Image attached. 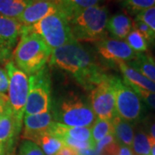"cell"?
<instances>
[{"label": "cell", "mask_w": 155, "mask_h": 155, "mask_svg": "<svg viewBox=\"0 0 155 155\" xmlns=\"http://www.w3.org/2000/svg\"><path fill=\"white\" fill-rule=\"evenodd\" d=\"M50 64L69 72L84 89L91 91L106 76L88 49L73 40L52 51Z\"/></svg>", "instance_id": "cell-1"}, {"label": "cell", "mask_w": 155, "mask_h": 155, "mask_svg": "<svg viewBox=\"0 0 155 155\" xmlns=\"http://www.w3.org/2000/svg\"><path fill=\"white\" fill-rule=\"evenodd\" d=\"M108 19L107 7L99 5L77 11L67 18L72 37L78 42H97L107 37Z\"/></svg>", "instance_id": "cell-2"}, {"label": "cell", "mask_w": 155, "mask_h": 155, "mask_svg": "<svg viewBox=\"0 0 155 155\" xmlns=\"http://www.w3.org/2000/svg\"><path fill=\"white\" fill-rule=\"evenodd\" d=\"M52 50L36 34L29 33L21 28L20 40L14 52L17 67L28 75L44 68L50 59Z\"/></svg>", "instance_id": "cell-3"}, {"label": "cell", "mask_w": 155, "mask_h": 155, "mask_svg": "<svg viewBox=\"0 0 155 155\" xmlns=\"http://www.w3.org/2000/svg\"><path fill=\"white\" fill-rule=\"evenodd\" d=\"M53 116L55 122L69 127H91L97 119L88 101L72 93L56 101Z\"/></svg>", "instance_id": "cell-4"}, {"label": "cell", "mask_w": 155, "mask_h": 155, "mask_svg": "<svg viewBox=\"0 0 155 155\" xmlns=\"http://www.w3.org/2000/svg\"><path fill=\"white\" fill-rule=\"evenodd\" d=\"M22 28L29 33L36 34L52 51L74 40L68 20L62 12L50 15L29 26L22 25Z\"/></svg>", "instance_id": "cell-5"}, {"label": "cell", "mask_w": 155, "mask_h": 155, "mask_svg": "<svg viewBox=\"0 0 155 155\" xmlns=\"http://www.w3.org/2000/svg\"><path fill=\"white\" fill-rule=\"evenodd\" d=\"M29 89L24 115H37L51 109V81L48 69L44 67L28 78Z\"/></svg>", "instance_id": "cell-6"}, {"label": "cell", "mask_w": 155, "mask_h": 155, "mask_svg": "<svg viewBox=\"0 0 155 155\" xmlns=\"http://www.w3.org/2000/svg\"><path fill=\"white\" fill-rule=\"evenodd\" d=\"M116 116L131 122H139L144 115V105L137 93L123 80L114 76Z\"/></svg>", "instance_id": "cell-7"}, {"label": "cell", "mask_w": 155, "mask_h": 155, "mask_svg": "<svg viewBox=\"0 0 155 155\" xmlns=\"http://www.w3.org/2000/svg\"><path fill=\"white\" fill-rule=\"evenodd\" d=\"M90 91V103L95 116L108 121L116 116L114 76L106 74Z\"/></svg>", "instance_id": "cell-8"}, {"label": "cell", "mask_w": 155, "mask_h": 155, "mask_svg": "<svg viewBox=\"0 0 155 155\" xmlns=\"http://www.w3.org/2000/svg\"><path fill=\"white\" fill-rule=\"evenodd\" d=\"M5 70L9 78V104L14 114L22 120L29 89L28 78L12 61L6 64Z\"/></svg>", "instance_id": "cell-9"}, {"label": "cell", "mask_w": 155, "mask_h": 155, "mask_svg": "<svg viewBox=\"0 0 155 155\" xmlns=\"http://www.w3.org/2000/svg\"><path fill=\"white\" fill-rule=\"evenodd\" d=\"M96 48L104 60L114 64L119 62L127 63L133 61L137 54L125 41L108 37L96 42Z\"/></svg>", "instance_id": "cell-10"}, {"label": "cell", "mask_w": 155, "mask_h": 155, "mask_svg": "<svg viewBox=\"0 0 155 155\" xmlns=\"http://www.w3.org/2000/svg\"><path fill=\"white\" fill-rule=\"evenodd\" d=\"M58 12L62 11L55 0H34L17 20L23 26H29Z\"/></svg>", "instance_id": "cell-11"}, {"label": "cell", "mask_w": 155, "mask_h": 155, "mask_svg": "<svg viewBox=\"0 0 155 155\" xmlns=\"http://www.w3.org/2000/svg\"><path fill=\"white\" fill-rule=\"evenodd\" d=\"M22 24L16 19L0 16V60L9 58L20 37Z\"/></svg>", "instance_id": "cell-12"}, {"label": "cell", "mask_w": 155, "mask_h": 155, "mask_svg": "<svg viewBox=\"0 0 155 155\" xmlns=\"http://www.w3.org/2000/svg\"><path fill=\"white\" fill-rule=\"evenodd\" d=\"M54 122V116L50 112L24 116L23 137L35 143L41 134L48 133L50 126Z\"/></svg>", "instance_id": "cell-13"}, {"label": "cell", "mask_w": 155, "mask_h": 155, "mask_svg": "<svg viewBox=\"0 0 155 155\" xmlns=\"http://www.w3.org/2000/svg\"><path fill=\"white\" fill-rule=\"evenodd\" d=\"M22 124V120L14 114L9 104L0 119V144L11 145L21 131Z\"/></svg>", "instance_id": "cell-14"}, {"label": "cell", "mask_w": 155, "mask_h": 155, "mask_svg": "<svg viewBox=\"0 0 155 155\" xmlns=\"http://www.w3.org/2000/svg\"><path fill=\"white\" fill-rule=\"evenodd\" d=\"M123 76V81L129 86L137 87L149 92L155 93V83L151 81L144 75L137 72L126 62H119L116 64Z\"/></svg>", "instance_id": "cell-15"}, {"label": "cell", "mask_w": 155, "mask_h": 155, "mask_svg": "<svg viewBox=\"0 0 155 155\" xmlns=\"http://www.w3.org/2000/svg\"><path fill=\"white\" fill-rule=\"evenodd\" d=\"M106 29L112 38L123 41L133 29V20L126 14L117 13L108 19Z\"/></svg>", "instance_id": "cell-16"}, {"label": "cell", "mask_w": 155, "mask_h": 155, "mask_svg": "<svg viewBox=\"0 0 155 155\" xmlns=\"http://www.w3.org/2000/svg\"><path fill=\"white\" fill-rule=\"evenodd\" d=\"M111 123L113 126V134L117 143L121 146L131 147L134 136L133 123L123 120L118 116L111 120Z\"/></svg>", "instance_id": "cell-17"}, {"label": "cell", "mask_w": 155, "mask_h": 155, "mask_svg": "<svg viewBox=\"0 0 155 155\" xmlns=\"http://www.w3.org/2000/svg\"><path fill=\"white\" fill-rule=\"evenodd\" d=\"M127 64L155 83V60L153 56L146 53H137L133 61Z\"/></svg>", "instance_id": "cell-18"}, {"label": "cell", "mask_w": 155, "mask_h": 155, "mask_svg": "<svg viewBox=\"0 0 155 155\" xmlns=\"http://www.w3.org/2000/svg\"><path fill=\"white\" fill-rule=\"evenodd\" d=\"M34 0H0V16L17 20Z\"/></svg>", "instance_id": "cell-19"}, {"label": "cell", "mask_w": 155, "mask_h": 155, "mask_svg": "<svg viewBox=\"0 0 155 155\" xmlns=\"http://www.w3.org/2000/svg\"><path fill=\"white\" fill-rule=\"evenodd\" d=\"M154 139L149 136L142 128H140L134 134L131 149L135 155H150Z\"/></svg>", "instance_id": "cell-20"}, {"label": "cell", "mask_w": 155, "mask_h": 155, "mask_svg": "<svg viewBox=\"0 0 155 155\" xmlns=\"http://www.w3.org/2000/svg\"><path fill=\"white\" fill-rule=\"evenodd\" d=\"M60 5L62 12L68 18L73 13L89 7L98 5L102 0H55Z\"/></svg>", "instance_id": "cell-21"}, {"label": "cell", "mask_w": 155, "mask_h": 155, "mask_svg": "<svg viewBox=\"0 0 155 155\" xmlns=\"http://www.w3.org/2000/svg\"><path fill=\"white\" fill-rule=\"evenodd\" d=\"M35 144L41 147V149L45 155H55L65 146L61 139L48 133L41 134L35 141Z\"/></svg>", "instance_id": "cell-22"}, {"label": "cell", "mask_w": 155, "mask_h": 155, "mask_svg": "<svg viewBox=\"0 0 155 155\" xmlns=\"http://www.w3.org/2000/svg\"><path fill=\"white\" fill-rule=\"evenodd\" d=\"M119 147L114 134H110L95 144V151L97 155H117Z\"/></svg>", "instance_id": "cell-23"}, {"label": "cell", "mask_w": 155, "mask_h": 155, "mask_svg": "<svg viewBox=\"0 0 155 155\" xmlns=\"http://www.w3.org/2000/svg\"><path fill=\"white\" fill-rule=\"evenodd\" d=\"M91 129L92 140L95 142V144L107 135L113 134V126H112L111 121L102 120L99 118L96 119Z\"/></svg>", "instance_id": "cell-24"}, {"label": "cell", "mask_w": 155, "mask_h": 155, "mask_svg": "<svg viewBox=\"0 0 155 155\" xmlns=\"http://www.w3.org/2000/svg\"><path fill=\"white\" fill-rule=\"evenodd\" d=\"M127 44L135 53H147L148 50V43L144 36L137 29L134 28L125 39Z\"/></svg>", "instance_id": "cell-25"}, {"label": "cell", "mask_w": 155, "mask_h": 155, "mask_svg": "<svg viewBox=\"0 0 155 155\" xmlns=\"http://www.w3.org/2000/svg\"><path fill=\"white\" fill-rule=\"evenodd\" d=\"M122 7L131 15H137L155 6V0H124L122 2Z\"/></svg>", "instance_id": "cell-26"}, {"label": "cell", "mask_w": 155, "mask_h": 155, "mask_svg": "<svg viewBox=\"0 0 155 155\" xmlns=\"http://www.w3.org/2000/svg\"><path fill=\"white\" fill-rule=\"evenodd\" d=\"M133 28L137 29L144 36L148 44L155 45V35L148 25H147L142 21L134 18V20L133 21Z\"/></svg>", "instance_id": "cell-27"}, {"label": "cell", "mask_w": 155, "mask_h": 155, "mask_svg": "<svg viewBox=\"0 0 155 155\" xmlns=\"http://www.w3.org/2000/svg\"><path fill=\"white\" fill-rule=\"evenodd\" d=\"M135 18L148 25L155 35V6L138 13Z\"/></svg>", "instance_id": "cell-28"}, {"label": "cell", "mask_w": 155, "mask_h": 155, "mask_svg": "<svg viewBox=\"0 0 155 155\" xmlns=\"http://www.w3.org/2000/svg\"><path fill=\"white\" fill-rule=\"evenodd\" d=\"M19 155H45L38 145L31 140H24L20 147Z\"/></svg>", "instance_id": "cell-29"}, {"label": "cell", "mask_w": 155, "mask_h": 155, "mask_svg": "<svg viewBox=\"0 0 155 155\" xmlns=\"http://www.w3.org/2000/svg\"><path fill=\"white\" fill-rule=\"evenodd\" d=\"M131 87V86H130ZM134 91L137 93L139 97H140V99L144 101L145 103L149 106L150 108H152L153 110H155V93L154 92H149L144 90L137 88V87H131Z\"/></svg>", "instance_id": "cell-30"}, {"label": "cell", "mask_w": 155, "mask_h": 155, "mask_svg": "<svg viewBox=\"0 0 155 155\" xmlns=\"http://www.w3.org/2000/svg\"><path fill=\"white\" fill-rule=\"evenodd\" d=\"M9 87V78L7 72L0 68V94H5Z\"/></svg>", "instance_id": "cell-31"}, {"label": "cell", "mask_w": 155, "mask_h": 155, "mask_svg": "<svg viewBox=\"0 0 155 155\" xmlns=\"http://www.w3.org/2000/svg\"><path fill=\"white\" fill-rule=\"evenodd\" d=\"M144 127L147 134L155 140V118L147 119L144 123Z\"/></svg>", "instance_id": "cell-32"}, {"label": "cell", "mask_w": 155, "mask_h": 155, "mask_svg": "<svg viewBox=\"0 0 155 155\" xmlns=\"http://www.w3.org/2000/svg\"><path fill=\"white\" fill-rule=\"evenodd\" d=\"M55 155H78L77 151L70 147L64 146Z\"/></svg>", "instance_id": "cell-33"}, {"label": "cell", "mask_w": 155, "mask_h": 155, "mask_svg": "<svg viewBox=\"0 0 155 155\" xmlns=\"http://www.w3.org/2000/svg\"><path fill=\"white\" fill-rule=\"evenodd\" d=\"M117 155H134L133 151L131 149V147H128L126 146H121L119 147V151Z\"/></svg>", "instance_id": "cell-34"}, {"label": "cell", "mask_w": 155, "mask_h": 155, "mask_svg": "<svg viewBox=\"0 0 155 155\" xmlns=\"http://www.w3.org/2000/svg\"><path fill=\"white\" fill-rule=\"evenodd\" d=\"M150 155H155V141L153 142V146H152V148H151V152H150Z\"/></svg>", "instance_id": "cell-35"}, {"label": "cell", "mask_w": 155, "mask_h": 155, "mask_svg": "<svg viewBox=\"0 0 155 155\" xmlns=\"http://www.w3.org/2000/svg\"><path fill=\"white\" fill-rule=\"evenodd\" d=\"M2 153H3V145L0 144V155H2Z\"/></svg>", "instance_id": "cell-36"}, {"label": "cell", "mask_w": 155, "mask_h": 155, "mask_svg": "<svg viewBox=\"0 0 155 155\" xmlns=\"http://www.w3.org/2000/svg\"><path fill=\"white\" fill-rule=\"evenodd\" d=\"M3 114H4V112H0V119H1V117L3 116Z\"/></svg>", "instance_id": "cell-37"}, {"label": "cell", "mask_w": 155, "mask_h": 155, "mask_svg": "<svg viewBox=\"0 0 155 155\" xmlns=\"http://www.w3.org/2000/svg\"><path fill=\"white\" fill-rule=\"evenodd\" d=\"M116 1H121V2H122V1H124V0H116Z\"/></svg>", "instance_id": "cell-38"}]
</instances>
